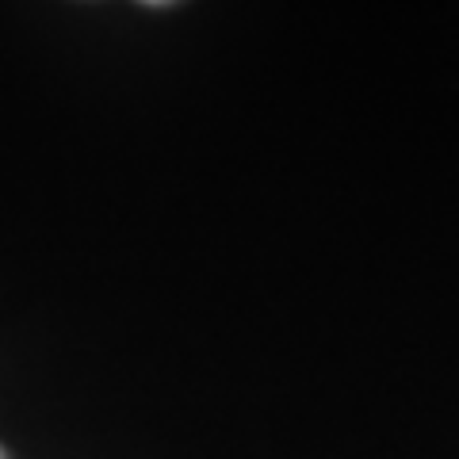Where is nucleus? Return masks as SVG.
<instances>
[{"label":"nucleus","instance_id":"f257e3e1","mask_svg":"<svg viewBox=\"0 0 459 459\" xmlns=\"http://www.w3.org/2000/svg\"><path fill=\"white\" fill-rule=\"evenodd\" d=\"M0 459H4V452H0Z\"/></svg>","mask_w":459,"mask_h":459}]
</instances>
